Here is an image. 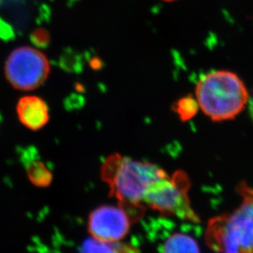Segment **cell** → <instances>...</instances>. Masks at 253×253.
<instances>
[{"mask_svg":"<svg viewBox=\"0 0 253 253\" xmlns=\"http://www.w3.org/2000/svg\"><path fill=\"white\" fill-rule=\"evenodd\" d=\"M249 113H250V116H251L252 119L253 121V97L251 99L249 98Z\"/></svg>","mask_w":253,"mask_h":253,"instance_id":"cell-12","label":"cell"},{"mask_svg":"<svg viewBox=\"0 0 253 253\" xmlns=\"http://www.w3.org/2000/svg\"><path fill=\"white\" fill-rule=\"evenodd\" d=\"M101 178L108 184L111 197L118 201L133 223L145 214L143 195L153 182L168 173L153 163L139 162L115 153L106 158L101 168Z\"/></svg>","mask_w":253,"mask_h":253,"instance_id":"cell-1","label":"cell"},{"mask_svg":"<svg viewBox=\"0 0 253 253\" xmlns=\"http://www.w3.org/2000/svg\"><path fill=\"white\" fill-rule=\"evenodd\" d=\"M26 170L29 180L38 188H47L53 181V173L41 161L28 163Z\"/></svg>","mask_w":253,"mask_h":253,"instance_id":"cell-9","label":"cell"},{"mask_svg":"<svg viewBox=\"0 0 253 253\" xmlns=\"http://www.w3.org/2000/svg\"><path fill=\"white\" fill-rule=\"evenodd\" d=\"M132 224L131 218L122 207L103 205L88 215V231L98 241L117 243L126 236Z\"/></svg>","mask_w":253,"mask_h":253,"instance_id":"cell-6","label":"cell"},{"mask_svg":"<svg viewBox=\"0 0 253 253\" xmlns=\"http://www.w3.org/2000/svg\"><path fill=\"white\" fill-rule=\"evenodd\" d=\"M162 253H199L200 249L196 240L188 234H172L161 247Z\"/></svg>","mask_w":253,"mask_h":253,"instance_id":"cell-8","label":"cell"},{"mask_svg":"<svg viewBox=\"0 0 253 253\" xmlns=\"http://www.w3.org/2000/svg\"><path fill=\"white\" fill-rule=\"evenodd\" d=\"M84 252H100V253H135L139 250L127 244L108 242L98 241L97 239H89L84 244Z\"/></svg>","mask_w":253,"mask_h":253,"instance_id":"cell-10","label":"cell"},{"mask_svg":"<svg viewBox=\"0 0 253 253\" xmlns=\"http://www.w3.org/2000/svg\"><path fill=\"white\" fill-rule=\"evenodd\" d=\"M199 109L215 122L234 119L249 103V91L238 75L213 71L201 77L195 88Z\"/></svg>","mask_w":253,"mask_h":253,"instance_id":"cell-3","label":"cell"},{"mask_svg":"<svg viewBox=\"0 0 253 253\" xmlns=\"http://www.w3.org/2000/svg\"><path fill=\"white\" fill-rule=\"evenodd\" d=\"M50 62L44 53L31 46H22L10 53L5 62V77L17 90L41 87L50 73Z\"/></svg>","mask_w":253,"mask_h":253,"instance_id":"cell-5","label":"cell"},{"mask_svg":"<svg viewBox=\"0 0 253 253\" xmlns=\"http://www.w3.org/2000/svg\"><path fill=\"white\" fill-rule=\"evenodd\" d=\"M164 2H174L175 0H163Z\"/></svg>","mask_w":253,"mask_h":253,"instance_id":"cell-13","label":"cell"},{"mask_svg":"<svg viewBox=\"0 0 253 253\" xmlns=\"http://www.w3.org/2000/svg\"><path fill=\"white\" fill-rule=\"evenodd\" d=\"M236 192L242 198L239 208L208 221L205 242L213 251L253 253V188L241 181Z\"/></svg>","mask_w":253,"mask_h":253,"instance_id":"cell-2","label":"cell"},{"mask_svg":"<svg viewBox=\"0 0 253 253\" xmlns=\"http://www.w3.org/2000/svg\"><path fill=\"white\" fill-rule=\"evenodd\" d=\"M175 113L183 122H186L195 116L199 109L196 98L187 96L179 99L174 104Z\"/></svg>","mask_w":253,"mask_h":253,"instance_id":"cell-11","label":"cell"},{"mask_svg":"<svg viewBox=\"0 0 253 253\" xmlns=\"http://www.w3.org/2000/svg\"><path fill=\"white\" fill-rule=\"evenodd\" d=\"M190 188L189 174L179 169L171 176L168 174L153 182L144 193L143 204L163 215L199 223L200 218L192 208L189 199Z\"/></svg>","mask_w":253,"mask_h":253,"instance_id":"cell-4","label":"cell"},{"mask_svg":"<svg viewBox=\"0 0 253 253\" xmlns=\"http://www.w3.org/2000/svg\"><path fill=\"white\" fill-rule=\"evenodd\" d=\"M17 117L27 129L37 131L49 122V111L45 101L38 96H24L17 102Z\"/></svg>","mask_w":253,"mask_h":253,"instance_id":"cell-7","label":"cell"}]
</instances>
